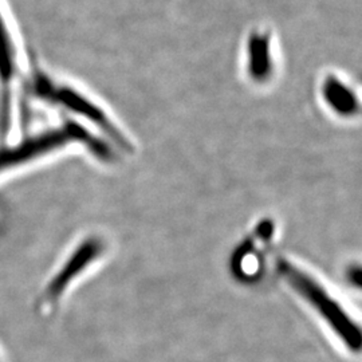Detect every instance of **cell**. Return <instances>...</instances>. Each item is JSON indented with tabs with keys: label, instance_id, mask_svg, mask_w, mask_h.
Returning <instances> with one entry per match:
<instances>
[{
	"label": "cell",
	"instance_id": "1",
	"mask_svg": "<svg viewBox=\"0 0 362 362\" xmlns=\"http://www.w3.org/2000/svg\"><path fill=\"white\" fill-rule=\"evenodd\" d=\"M79 144L104 161H110L115 153L112 148L90 130L76 122L45 130L26 140L0 149V173L21 168L28 163H34L50 153L65 149L70 145Z\"/></svg>",
	"mask_w": 362,
	"mask_h": 362
},
{
	"label": "cell",
	"instance_id": "2",
	"mask_svg": "<svg viewBox=\"0 0 362 362\" xmlns=\"http://www.w3.org/2000/svg\"><path fill=\"white\" fill-rule=\"evenodd\" d=\"M276 269L286 284L324 318L325 322L333 329L350 350H360L361 332L358 325L350 318L349 313L344 309L337 298L333 297L326 286L290 259H278Z\"/></svg>",
	"mask_w": 362,
	"mask_h": 362
},
{
	"label": "cell",
	"instance_id": "3",
	"mask_svg": "<svg viewBox=\"0 0 362 362\" xmlns=\"http://www.w3.org/2000/svg\"><path fill=\"white\" fill-rule=\"evenodd\" d=\"M30 85L33 94L39 100L83 118L91 125H95L97 129L104 132L112 141L118 144L119 148L127 151L132 149L128 136H125L124 132L118 128L104 107L97 104L85 91L65 81L52 77L39 67L34 69Z\"/></svg>",
	"mask_w": 362,
	"mask_h": 362
},
{
	"label": "cell",
	"instance_id": "4",
	"mask_svg": "<svg viewBox=\"0 0 362 362\" xmlns=\"http://www.w3.org/2000/svg\"><path fill=\"white\" fill-rule=\"evenodd\" d=\"M21 50L8 13L0 0V86L3 90V113L0 129L7 130L10 122V93L21 76Z\"/></svg>",
	"mask_w": 362,
	"mask_h": 362
},
{
	"label": "cell",
	"instance_id": "5",
	"mask_svg": "<svg viewBox=\"0 0 362 362\" xmlns=\"http://www.w3.org/2000/svg\"><path fill=\"white\" fill-rule=\"evenodd\" d=\"M104 242L100 238L91 236L85 239L74 250V252L66 259L65 264L49 282L43 293L42 302L46 305H52L57 300H59V298L62 297L70 285L82 275V272H86L97 259H100L104 254Z\"/></svg>",
	"mask_w": 362,
	"mask_h": 362
},
{
	"label": "cell",
	"instance_id": "6",
	"mask_svg": "<svg viewBox=\"0 0 362 362\" xmlns=\"http://www.w3.org/2000/svg\"><path fill=\"white\" fill-rule=\"evenodd\" d=\"M274 224L270 220L262 221L257 228L250 233L243 243L236 248L233 255V272L236 276L243 279H252L258 275L263 248L272 240Z\"/></svg>",
	"mask_w": 362,
	"mask_h": 362
},
{
	"label": "cell",
	"instance_id": "7",
	"mask_svg": "<svg viewBox=\"0 0 362 362\" xmlns=\"http://www.w3.org/2000/svg\"><path fill=\"white\" fill-rule=\"evenodd\" d=\"M247 69L250 77L254 82L263 83L272 76V38L267 33H254L250 37L248 54H247Z\"/></svg>",
	"mask_w": 362,
	"mask_h": 362
},
{
	"label": "cell",
	"instance_id": "8",
	"mask_svg": "<svg viewBox=\"0 0 362 362\" xmlns=\"http://www.w3.org/2000/svg\"><path fill=\"white\" fill-rule=\"evenodd\" d=\"M322 94L325 101L336 112L337 115L350 117L358 110V100L349 85L336 76L325 78Z\"/></svg>",
	"mask_w": 362,
	"mask_h": 362
}]
</instances>
